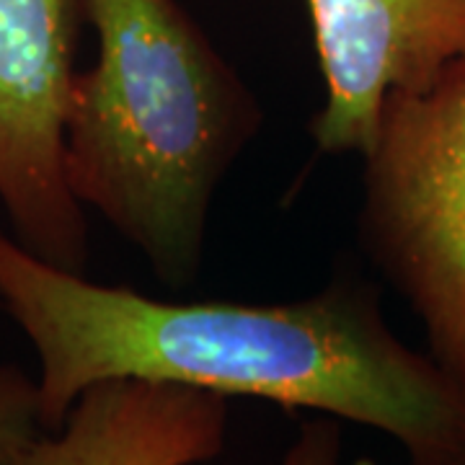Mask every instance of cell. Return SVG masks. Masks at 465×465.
<instances>
[{
  "label": "cell",
  "mask_w": 465,
  "mask_h": 465,
  "mask_svg": "<svg viewBox=\"0 0 465 465\" xmlns=\"http://www.w3.org/2000/svg\"><path fill=\"white\" fill-rule=\"evenodd\" d=\"M228 399L150 381L91 385L14 465H202L225 448Z\"/></svg>",
  "instance_id": "obj_6"
},
{
  "label": "cell",
  "mask_w": 465,
  "mask_h": 465,
  "mask_svg": "<svg viewBox=\"0 0 465 465\" xmlns=\"http://www.w3.org/2000/svg\"><path fill=\"white\" fill-rule=\"evenodd\" d=\"M360 192L362 249L437 365L465 385V57L427 88L388 96Z\"/></svg>",
  "instance_id": "obj_3"
},
{
  "label": "cell",
  "mask_w": 465,
  "mask_h": 465,
  "mask_svg": "<svg viewBox=\"0 0 465 465\" xmlns=\"http://www.w3.org/2000/svg\"><path fill=\"white\" fill-rule=\"evenodd\" d=\"M280 465H341V427H339V419L318 414L316 419L302 421L295 442L287 448Z\"/></svg>",
  "instance_id": "obj_8"
},
{
  "label": "cell",
  "mask_w": 465,
  "mask_h": 465,
  "mask_svg": "<svg viewBox=\"0 0 465 465\" xmlns=\"http://www.w3.org/2000/svg\"><path fill=\"white\" fill-rule=\"evenodd\" d=\"M0 308L36 351L47 432L91 385L150 381L365 424L411 465L465 463V385L401 341L357 274L290 302L161 300L50 264L0 228Z\"/></svg>",
  "instance_id": "obj_1"
},
{
  "label": "cell",
  "mask_w": 465,
  "mask_h": 465,
  "mask_svg": "<svg viewBox=\"0 0 465 465\" xmlns=\"http://www.w3.org/2000/svg\"><path fill=\"white\" fill-rule=\"evenodd\" d=\"M84 0H0V204L14 238L84 274L88 225L67 182Z\"/></svg>",
  "instance_id": "obj_4"
},
{
  "label": "cell",
  "mask_w": 465,
  "mask_h": 465,
  "mask_svg": "<svg viewBox=\"0 0 465 465\" xmlns=\"http://www.w3.org/2000/svg\"><path fill=\"white\" fill-rule=\"evenodd\" d=\"M45 432L36 381L21 367L0 365V463H14Z\"/></svg>",
  "instance_id": "obj_7"
},
{
  "label": "cell",
  "mask_w": 465,
  "mask_h": 465,
  "mask_svg": "<svg viewBox=\"0 0 465 465\" xmlns=\"http://www.w3.org/2000/svg\"><path fill=\"white\" fill-rule=\"evenodd\" d=\"M326 99L311 137L360 158L391 94H416L465 57V0H305Z\"/></svg>",
  "instance_id": "obj_5"
},
{
  "label": "cell",
  "mask_w": 465,
  "mask_h": 465,
  "mask_svg": "<svg viewBox=\"0 0 465 465\" xmlns=\"http://www.w3.org/2000/svg\"><path fill=\"white\" fill-rule=\"evenodd\" d=\"M96 63L75 78L67 182L171 290L200 280L207 220L262 106L179 0H84Z\"/></svg>",
  "instance_id": "obj_2"
},
{
  "label": "cell",
  "mask_w": 465,
  "mask_h": 465,
  "mask_svg": "<svg viewBox=\"0 0 465 465\" xmlns=\"http://www.w3.org/2000/svg\"><path fill=\"white\" fill-rule=\"evenodd\" d=\"M0 465H14V463H0Z\"/></svg>",
  "instance_id": "obj_9"
}]
</instances>
